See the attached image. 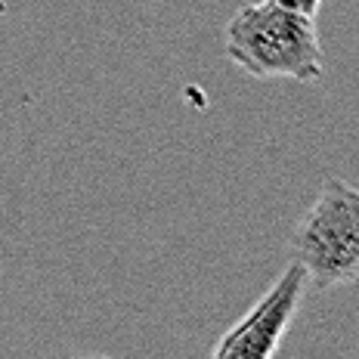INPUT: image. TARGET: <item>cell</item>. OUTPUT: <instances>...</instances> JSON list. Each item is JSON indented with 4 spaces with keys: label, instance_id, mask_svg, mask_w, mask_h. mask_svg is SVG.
I'll return each mask as SVG.
<instances>
[{
    "label": "cell",
    "instance_id": "obj_1",
    "mask_svg": "<svg viewBox=\"0 0 359 359\" xmlns=\"http://www.w3.org/2000/svg\"><path fill=\"white\" fill-rule=\"evenodd\" d=\"M223 50L251 78H288L297 84H313L323 78L316 19L276 0L242 6L226 22Z\"/></svg>",
    "mask_w": 359,
    "mask_h": 359
},
{
    "label": "cell",
    "instance_id": "obj_2",
    "mask_svg": "<svg viewBox=\"0 0 359 359\" xmlns=\"http://www.w3.org/2000/svg\"><path fill=\"white\" fill-rule=\"evenodd\" d=\"M291 257L316 288L350 285L359 276V192L347 180H325L291 233Z\"/></svg>",
    "mask_w": 359,
    "mask_h": 359
},
{
    "label": "cell",
    "instance_id": "obj_3",
    "mask_svg": "<svg viewBox=\"0 0 359 359\" xmlns=\"http://www.w3.org/2000/svg\"><path fill=\"white\" fill-rule=\"evenodd\" d=\"M306 291V273L301 264L282 269V276L269 285V291L245 313L238 323L217 341V359H269L276 356L282 338H285L291 319H294L301 297Z\"/></svg>",
    "mask_w": 359,
    "mask_h": 359
},
{
    "label": "cell",
    "instance_id": "obj_4",
    "mask_svg": "<svg viewBox=\"0 0 359 359\" xmlns=\"http://www.w3.org/2000/svg\"><path fill=\"white\" fill-rule=\"evenodd\" d=\"M276 4H282V6H288V10H297V13H304V16H313V19H316V13H319V6H323V0H276Z\"/></svg>",
    "mask_w": 359,
    "mask_h": 359
}]
</instances>
